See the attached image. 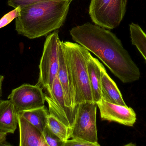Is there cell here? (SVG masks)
<instances>
[{
	"label": "cell",
	"instance_id": "1",
	"mask_svg": "<svg viewBox=\"0 0 146 146\" xmlns=\"http://www.w3.org/2000/svg\"><path fill=\"white\" fill-rule=\"evenodd\" d=\"M70 33L74 41L97 56L123 83L134 82L140 78L139 69L110 30L87 22L73 27Z\"/></svg>",
	"mask_w": 146,
	"mask_h": 146
},
{
	"label": "cell",
	"instance_id": "2",
	"mask_svg": "<svg viewBox=\"0 0 146 146\" xmlns=\"http://www.w3.org/2000/svg\"><path fill=\"white\" fill-rule=\"evenodd\" d=\"M71 1H45L22 8L15 19L17 33L34 39L58 30L65 22Z\"/></svg>",
	"mask_w": 146,
	"mask_h": 146
},
{
	"label": "cell",
	"instance_id": "3",
	"mask_svg": "<svg viewBox=\"0 0 146 146\" xmlns=\"http://www.w3.org/2000/svg\"><path fill=\"white\" fill-rule=\"evenodd\" d=\"M61 43L72 79L76 106L93 102L87 68L89 51L76 43L61 41Z\"/></svg>",
	"mask_w": 146,
	"mask_h": 146
},
{
	"label": "cell",
	"instance_id": "4",
	"mask_svg": "<svg viewBox=\"0 0 146 146\" xmlns=\"http://www.w3.org/2000/svg\"><path fill=\"white\" fill-rule=\"evenodd\" d=\"M61 40L58 30L47 36L44 45L39 64V75L37 85L51 93L53 83L58 73Z\"/></svg>",
	"mask_w": 146,
	"mask_h": 146
},
{
	"label": "cell",
	"instance_id": "5",
	"mask_svg": "<svg viewBox=\"0 0 146 146\" xmlns=\"http://www.w3.org/2000/svg\"><path fill=\"white\" fill-rule=\"evenodd\" d=\"M128 0H91L89 14L95 25L108 30L119 25L126 11Z\"/></svg>",
	"mask_w": 146,
	"mask_h": 146
},
{
	"label": "cell",
	"instance_id": "6",
	"mask_svg": "<svg viewBox=\"0 0 146 146\" xmlns=\"http://www.w3.org/2000/svg\"><path fill=\"white\" fill-rule=\"evenodd\" d=\"M97 106L93 102L82 103L77 105L75 121L71 129V138L99 144L96 122Z\"/></svg>",
	"mask_w": 146,
	"mask_h": 146
},
{
	"label": "cell",
	"instance_id": "7",
	"mask_svg": "<svg viewBox=\"0 0 146 146\" xmlns=\"http://www.w3.org/2000/svg\"><path fill=\"white\" fill-rule=\"evenodd\" d=\"M8 98L19 113L44 106L45 95L39 85L24 84L13 89Z\"/></svg>",
	"mask_w": 146,
	"mask_h": 146
},
{
	"label": "cell",
	"instance_id": "8",
	"mask_svg": "<svg viewBox=\"0 0 146 146\" xmlns=\"http://www.w3.org/2000/svg\"><path fill=\"white\" fill-rule=\"evenodd\" d=\"M45 101L48 105L50 114L72 129L75 121L77 106L74 109L67 106L57 74L54 80L51 93L49 96L45 95Z\"/></svg>",
	"mask_w": 146,
	"mask_h": 146
},
{
	"label": "cell",
	"instance_id": "9",
	"mask_svg": "<svg viewBox=\"0 0 146 146\" xmlns=\"http://www.w3.org/2000/svg\"><path fill=\"white\" fill-rule=\"evenodd\" d=\"M97 105L102 121L114 122L128 127H133L136 122V113L131 107L109 103L103 99Z\"/></svg>",
	"mask_w": 146,
	"mask_h": 146
},
{
	"label": "cell",
	"instance_id": "10",
	"mask_svg": "<svg viewBox=\"0 0 146 146\" xmlns=\"http://www.w3.org/2000/svg\"><path fill=\"white\" fill-rule=\"evenodd\" d=\"M57 75L63 90L66 105L71 109H75L77 106L76 105L75 94L72 79L61 43Z\"/></svg>",
	"mask_w": 146,
	"mask_h": 146
},
{
	"label": "cell",
	"instance_id": "11",
	"mask_svg": "<svg viewBox=\"0 0 146 146\" xmlns=\"http://www.w3.org/2000/svg\"><path fill=\"white\" fill-rule=\"evenodd\" d=\"M20 146H48L42 133L18 113Z\"/></svg>",
	"mask_w": 146,
	"mask_h": 146
},
{
	"label": "cell",
	"instance_id": "12",
	"mask_svg": "<svg viewBox=\"0 0 146 146\" xmlns=\"http://www.w3.org/2000/svg\"><path fill=\"white\" fill-rule=\"evenodd\" d=\"M90 52L87 60V68L93 102L97 104L102 99L101 90V71L104 67Z\"/></svg>",
	"mask_w": 146,
	"mask_h": 146
},
{
	"label": "cell",
	"instance_id": "13",
	"mask_svg": "<svg viewBox=\"0 0 146 146\" xmlns=\"http://www.w3.org/2000/svg\"><path fill=\"white\" fill-rule=\"evenodd\" d=\"M18 124V113L10 100H0V131L14 133Z\"/></svg>",
	"mask_w": 146,
	"mask_h": 146
},
{
	"label": "cell",
	"instance_id": "14",
	"mask_svg": "<svg viewBox=\"0 0 146 146\" xmlns=\"http://www.w3.org/2000/svg\"><path fill=\"white\" fill-rule=\"evenodd\" d=\"M101 75L102 99L109 103L127 106L120 90L107 73L104 67L101 69Z\"/></svg>",
	"mask_w": 146,
	"mask_h": 146
},
{
	"label": "cell",
	"instance_id": "15",
	"mask_svg": "<svg viewBox=\"0 0 146 146\" xmlns=\"http://www.w3.org/2000/svg\"><path fill=\"white\" fill-rule=\"evenodd\" d=\"M18 114L37 128L42 133L44 129L48 125L49 111L44 105L40 108L25 111Z\"/></svg>",
	"mask_w": 146,
	"mask_h": 146
},
{
	"label": "cell",
	"instance_id": "16",
	"mask_svg": "<svg viewBox=\"0 0 146 146\" xmlns=\"http://www.w3.org/2000/svg\"><path fill=\"white\" fill-rule=\"evenodd\" d=\"M130 38L135 45L146 61V33L138 24L129 25Z\"/></svg>",
	"mask_w": 146,
	"mask_h": 146
},
{
	"label": "cell",
	"instance_id": "17",
	"mask_svg": "<svg viewBox=\"0 0 146 146\" xmlns=\"http://www.w3.org/2000/svg\"><path fill=\"white\" fill-rule=\"evenodd\" d=\"M48 125L51 131L63 141L66 142L71 139V129L50 114L48 117Z\"/></svg>",
	"mask_w": 146,
	"mask_h": 146
},
{
	"label": "cell",
	"instance_id": "18",
	"mask_svg": "<svg viewBox=\"0 0 146 146\" xmlns=\"http://www.w3.org/2000/svg\"><path fill=\"white\" fill-rule=\"evenodd\" d=\"M44 137L48 146H64L65 141L62 140L55 134L50 128L48 125L44 129L43 133Z\"/></svg>",
	"mask_w": 146,
	"mask_h": 146
},
{
	"label": "cell",
	"instance_id": "19",
	"mask_svg": "<svg viewBox=\"0 0 146 146\" xmlns=\"http://www.w3.org/2000/svg\"><path fill=\"white\" fill-rule=\"evenodd\" d=\"M21 10V8L18 7L3 16L0 19V29L6 26L12 22L14 19L18 17L20 14Z\"/></svg>",
	"mask_w": 146,
	"mask_h": 146
},
{
	"label": "cell",
	"instance_id": "20",
	"mask_svg": "<svg viewBox=\"0 0 146 146\" xmlns=\"http://www.w3.org/2000/svg\"><path fill=\"white\" fill-rule=\"evenodd\" d=\"M66 1V0H8L7 3L9 6L15 8L20 7H24L33 3H36L42 1Z\"/></svg>",
	"mask_w": 146,
	"mask_h": 146
},
{
	"label": "cell",
	"instance_id": "21",
	"mask_svg": "<svg viewBox=\"0 0 146 146\" xmlns=\"http://www.w3.org/2000/svg\"><path fill=\"white\" fill-rule=\"evenodd\" d=\"M99 144H94L79 139H72L65 142L64 146H100Z\"/></svg>",
	"mask_w": 146,
	"mask_h": 146
},
{
	"label": "cell",
	"instance_id": "22",
	"mask_svg": "<svg viewBox=\"0 0 146 146\" xmlns=\"http://www.w3.org/2000/svg\"><path fill=\"white\" fill-rule=\"evenodd\" d=\"M7 133L0 131V146H7L11 145L7 141Z\"/></svg>",
	"mask_w": 146,
	"mask_h": 146
},
{
	"label": "cell",
	"instance_id": "23",
	"mask_svg": "<svg viewBox=\"0 0 146 146\" xmlns=\"http://www.w3.org/2000/svg\"><path fill=\"white\" fill-rule=\"evenodd\" d=\"M4 76L0 75V99L2 96V84L4 80Z\"/></svg>",
	"mask_w": 146,
	"mask_h": 146
},
{
	"label": "cell",
	"instance_id": "24",
	"mask_svg": "<svg viewBox=\"0 0 146 146\" xmlns=\"http://www.w3.org/2000/svg\"><path fill=\"white\" fill-rule=\"evenodd\" d=\"M71 1H72V0H71Z\"/></svg>",
	"mask_w": 146,
	"mask_h": 146
}]
</instances>
